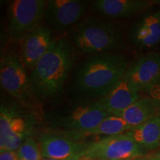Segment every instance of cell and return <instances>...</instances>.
Here are the masks:
<instances>
[{"label": "cell", "instance_id": "e0dca14e", "mask_svg": "<svg viewBox=\"0 0 160 160\" xmlns=\"http://www.w3.org/2000/svg\"><path fill=\"white\" fill-rule=\"evenodd\" d=\"M160 113V109L151 97H141L127 109L119 113V117L127 122L132 128L141 125Z\"/></svg>", "mask_w": 160, "mask_h": 160}, {"label": "cell", "instance_id": "9a60e30c", "mask_svg": "<svg viewBox=\"0 0 160 160\" xmlns=\"http://www.w3.org/2000/svg\"><path fill=\"white\" fill-rule=\"evenodd\" d=\"M153 2L145 0H97L93 5L95 11L113 19L128 18L145 11Z\"/></svg>", "mask_w": 160, "mask_h": 160}, {"label": "cell", "instance_id": "7c38bea8", "mask_svg": "<svg viewBox=\"0 0 160 160\" xmlns=\"http://www.w3.org/2000/svg\"><path fill=\"white\" fill-rule=\"evenodd\" d=\"M88 145V143L53 134L43 135L40 138L39 143L43 158L61 160H79Z\"/></svg>", "mask_w": 160, "mask_h": 160}, {"label": "cell", "instance_id": "cb8c5ba5", "mask_svg": "<svg viewBox=\"0 0 160 160\" xmlns=\"http://www.w3.org/2000/svg\"><path fill=\"white\" fill-rule=\"evenodd\" d=\"M122 160H136V159H122Z\"/></svg>", "mask_w": 160, "mask_h": 160}, {"label": "cell", "instance_id": "3957f363", "mask_svg": "<svg viewBox=\"0 0 160 160\" xmlns=\"http://www.w3.org/2000/svg\"><path fill=\"white\" fill-rule=\"evenodd\" d=\"M18 58L11 53L2 56L0 63V83L6 92L37 117H42V108L31 77Z\"/></svg>", "mask_w": 160, "mask_h": 160}, {"label": "cell", "instance_id": "6da1fadb", "mask_svg": "<svg viewBox=\"0 0 160 160\" xmlns=\"http://www.w3.org/2000/svg\"><path fill=\"white\" fill-rule=\"evenodd\" d=\"M128 65L122 55L102 53L85 60L76 73L74 87L85 97H103L125 77Z\"/></svg>", "mask_w": 160, "mask_h": 160}, {"label": "cell", "instance_id": "5bb4252c", "mask_svg": "<svg viewBox=\"0 0 160 160\" xmlns=\"http://www.w3.org/2000/svg\"><path fill=\"white\" fill-rule=\"evenodd\" d=\"M131 37L140 48H151L160 42V10L142 17L132 27Z\"/></svg>", "mask_w": 160, "mask_h": 160}, {"label": "cell", "instance_id": "ba28073f", "mask_svg": "<svg viewBox=\"0 0 160 160\" xmlns=\"http://www.w3.org/2000/svg\"><path fill=\"white\" fill-rule=\"evenodd\" d=\"M88 2L80 0H50L46 3L44 17L51 28L64 32L79 22Z\"/></svg>", "mask_w": 160, "mask_h": 160}, {"label": "cell", "instance_id": "7402d4cb", "mask_svg": "<svg viewBox=\"0 0 160 160\" xmlns=\"http://www.w3.org/2000/svg\"><path fill=\"white\" fill-rule=\"evenodd\" d=\"M149 160H160V153H158V154L153 156Z\"/></svg>", "mask_w": 160, "mask_h": 160}, {"label": "cell", "instance_id": "ac0fdd59", "mask_svg": "<svg viewBox=\"0 0 160 160\" xmlns=\"http://www.w3.org/2000/svg\"><path fill=\"white\" fill-rule=\"evenodd\" d=\"M132 127L122 118L117 116L110 115L102 120L99 125L94 128L85 131H74L69 132L70 135L74 139H79L82 137L88 136L106 135L108 137L111 136L124 134L126 133Z\"/></svg>", "mask_w": 160, "mask_h": 160}, {"label": "cell", "instance_id": "277c9868", "mask_svg": "<svg viewBox=\"0 0 160 160\" xmlns=\"http://www.w3.org/2000/svg\"><path fill=\"white\" fill-rule=\"evenodd\" d=\"M73 42L85 53L99 54L119 45L121 37L112 24L97 18L83 19L71 30Z\"/></svg>", "mask_w": 160, "mask_h": 160}, {"label": "cell", "instance_id": "30bf717a", "mask_svg": "<svg viewBox=\"0 0 160 160\" xmlns=\"http://www.w3.org/2000/svg\"><path fill=\"white\" fill-rule=\"evenodd\" d=\"M51 29L39 25L23 39L22 63L26 69L33 70L54 43Z\"/></svg>", "mask_w": 160, "mask_h": 160}, {"label": "cell", "instance_id": "603a6c76", "mask_svg": "<svg viewBox=\"0 0 160 160\" xmlns=\"http://www.w3.org/2000/svg\"><path fill=\"white\" fill-rule=\"evenodd\" d=\"M42 160H61V159H47V158H43ZM68 160H77V159H68Z\"/></svg>", "mask_w": 160, "mask_h": 160}, {"label": "cell", "instance_id": "7a4b0ae2", "mask_svg": "<svg viewBox=\"0 0 160 160\" xmlns=\"http://www.w3.org/2000/svg\"><path fill=\"white\" fill-rule=\"evenodd\" d=\"M73 61L72 48L65 40H55L30 75L38 97L53 98L61 94Z\"/></svg>", "mask_w": 160, "mask_h": 160}, {"label": "cell", "instance_id": "d6986e66", "mask_svg": "<svg viewBox=\"0 0 160 160\" xmlns=\"http://www.w3.org/2000/svg\"><path fill=\"white\" fill-rule=\"evenodd\" d=\"M19 160H42L43 159L39 144L32 137H27L17 150Z\"/></svg>", "mask_w": 160, "mask_h": 160}, {"label": "cell", "instance_id": "d4e9b609", "mask_svg": "<svg viewBox=\"0 0 160 160\" xmlns=\"http://www.w3.org/2000/svg\"><path fill=\"white\" fill-rule=\"evenodd\" d=\"M159 148H160V147H159Z\"/></svg>", "mask_w": 160, "mask_h": 160}, {"label": "cell", "instance_id": "ffe728a7", "mask_svg": "<svg viewBox=\"0 0 160 160\" xmlns=\"http://www.w3.org/2000/svg\"><path fill=\"white\" fill-rule=\"evenodd\" d=\"M149 97L153 99L160 109V80L145 91Z\"/></svg>", "mask_w": 160, "mask_h": 160}, {"label": "cell", "instance_id": "2e32d148", "mask_svg": "<svg viewBox=\"0 0 160 160\" xmlns=\"http://www.w3.org/2000/svg\"><path fill=\"white\" fill-rule=\"evenodd\" d=\"M144 149L154 150L160 147V113L126 133Z\"/></svg>", "mask_w": 160, "mask_h": 160}, {"label": "cell", "instance_id": "52a82bcc", "mask_svg": "<svg viewBox=\"0 0 160 160\" xmlns=\"http://www.w3.org/2000/svg\"><path fill=\"white\" fill-rule=\"evenodd\" d=\"M29 120L15 106L1 105L0 108V149L16 151L26 138Z\"/></svg>", "mask_w": 160, "mask_h": 160}, {"label": "cell", "instance_id": "44dd1931", "mask_svg": "<svg viewBox=\"0 0 160 160\" xmlns=\"http://www.w3.org/2000/svg\"><path fill=\"white\" fill-rule=\"evenodd\" d=\"M0 160H19V159L17 151H1Z\"/></svg>", "mask_w": 160, "mask_h": 160}, {"label": "cell", "instance_id": "8fae6325", "mask_svg": "<svg viewBox=\"0 0 160 160\" xmlns=\"http://www.w3.org/2000/svg\"><path fill=\"white\" fill-rule=\"evenodd\" d=\"M110 114L94 102L76 107L62 118L60 124L68 132L85 131L94 128Z\"/></svg>", "mask_w": 160, "mask_h": 160}, {"label": "cell", "instance_id": "8992f818", "mask_svg": "<svg viewBox=\"0 0 160 160\" xmlns=\"http://www.w3.org/2000/svg\"><path fill=\"white\" fill-rule=\"evenodd\" d=\"M47 1L15 0L8 7V32L15 41L23 40L39 27Z\"/></svg>", "mask_w": 160, "mask_h": 160}, {"label": "cell", "instance_id": "5b68a950", "mask_svg": "<svg viewBox=\"0 0 160 160\" xmlns=\"http://www.w3.org/2000/svg\"><path fill=\"white\" fill-rule=\"evenodd\" d=\"M144 155L143 148L124 133L88 144L79 160L137 159Z\"/></svg>", "mask_w": 160, "mask_h": 160}, {"label": "cell", "instance_id": "9c48e42d", "mask_svg": "<svg viewBox=\"0 0 160 160\" xmlns=\"http://www.w3.org/2000/svg\"><path fill=\"white\" fill-rule=\"evenodd\" d=\"M125 76L135 91L145 92L160 80V55L148 53L129 67Z\"/></svg>", "mask_w": 160, "mask_h": 160}, {"label": "cell", "instance_id": "4fadbf2b", "mask_svg": "<svg viewBox=\"0 0 160 160\" xmlns=\"http://www.w3.org/2000/svg\"><path fill=\"white\" fill-rule=\"evenodd\" d=\"M141 98L140 93L135 91L125 75L111 91L96 101L110 115L118 116Z\"/></svg>", "mask_w": 160, "mask_h": 160}]
</instances>
